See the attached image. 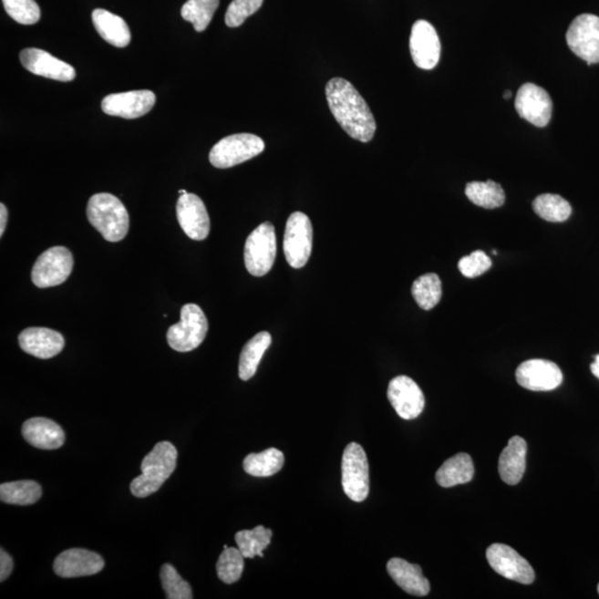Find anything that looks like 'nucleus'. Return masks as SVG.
I'll return each instance as SVG.
<instances>
[{
    "label": "nucleus",
    "mask_w": 599,
    "mask_h": 599,
    "mask_svg": "<svg viewBox=\"0 0 599 599\" xmlns=\"http://www.w3.org/2000/svg\"><path fill=\"white\" fill-rule=\"evenodd\" d=\"M325 95L332 115L347 135L361 142L373 139L375 116L355 86L346 79L333 78L325 87Z\"/></svg>",
    "instance_id": "obj_1"
},
{
    "label": "nucleus",
    "mask_w": 599,
    "mask_h": 599,
    "mask_svg": "<svg viewBox=\"0 0 599 599\" xmlns=\"http://www.w3.org/2000/svg\"><path fill=\"white\" fill-rule=\"evenodd\" d=\"M387 398L398 417L404 419L417 418L425 407L421 388L411 377L406 376L393 378L388 384Z\"/></svg>",
    "instance_id": "obj_16"
},
{
    "label": "nucleus",
    "mask_w": 599,
    "mask_h": 599,
    "mask_svg": "<svg viewBox=\"0 0 599 599\" xmlns=\"http://www.w3.org/2000/svg\"><path fill=\"white\" fill-rule=\"evenodd\" d=\"M105 561L99 554L84 549L64 551L56 558L54 571L63 578H75L98 574L104 570Z\"/></svg>",
    "instance_id": "obj_19"
},
{
    "label": "nucleus",
    "mask_w": 599,
    "mask_h": 599,
    "mask_svg": "<svg viewBox=\"0 0 599 599\" xmlns=\"http://www.w3.org/2000/svg\"><path fill=\"white\" fill-rule=\"evenodd\" d=\"M209 324L206 315L199 305L189 304L182 306L181 319L169 327L168 345L178 352H191L206 339Z\"/></svg>",
    "instance_id": "obj_4"
},
{
    "label": "nucleus",
    "mask_w": 599,
    "mask_h": 599,
    "mask_svg": "<svg viewBox=\"0 0 599 599\" xmlns=\"http://www.w3.org/2000/svg\"><path fill=\"white\" fill-rule=\"evenodd\" d=\"M14 562L6 551H0V582H5L12 574Z\"/></svg>",
    "instance_id": "obj_39"
},
{
    "label": "nucleus",
    "mask_w": 599,
    "mask_h": 599,
    "mask_svg": "<svg viewBox=\"0 0 599 599\" xmlns=\"http://www.w3.org/2000/svg\"><path fill=\"white\" fill-rule=\"evenodd\" d=\"M263 4V0H232L225 13V25L230 28L239 27L251 15L257 13Z\"/></svg>",
    "instance_id": "obj_37"
},
{
    "label": "nucleus",
    "mask_w": 599,
    "mask_h": 599,
    "mask_svg": "<svg viewBox=\"0 0 599 599\" xmlns=\"http://www.w3.org/2000/svg\"><path fill=\"white\" fill-rule=\"evenodd\" d=\"M74 268L73 253L65 247H53L39 255L34 264L32 280L40 289L64 284Z\"/></svg>",
    "instance_id": "obj_9"
},
{
    "label": "nucleus",
    "mask_w": 599,
    "mask_h": 599,
    "mask_svg": "<svg viewBox=\"0 0 599 599\" xmlns=\"http://www.w3.org/2000/svg\"><path fill=\"white\" fill-rule=\"evenodd\" d=\"M244 568V556L239 549L228 547L220 555L217 563V574L223 583L233 584L240 580Z\"/></svg>",
    "instance_id": "obj_34"
},
{
    "label": "nucleus",
    "mask_w": 599,
    "mask_h": 599,
    "mask_svg": "<svg viewBox=\"0 0 599 599\" xmlns=\"http://www.w3.org/2000/svg\"><path fill=\"white\" fill-rule=\"evenodd\" d=\"M474 476V464L469 454L459 453L445 460L439 469L435 479L442 488H453L470 482Z\"/></svg>",
    "instance_id": "obj_25"
},
{
    "label": "nucleus",
    "mask_w": 599,
    "mask_h": 599,
    "mask_svg": "<svg viewBox=\"0 0 599 599\" xmlns=\"http://www.w3.org/2000/svg\"><path fill=\"white\" fill-rule=\"evenodd\" d=\"M412 295L419 308L431 310L442 298V283L439 275L427 274L419 276L412 285Z\"/></svg>",
    "instance_id": "obj_32"
},
{
    "label": "nucleus",
    "mask_w": 599,
    "mask_h": 599,
    "mask_svg": "<svg viewBox=\"0 0 599 599\" xmlns=\"http://www.w3.org/2000/svg\"><path fill=\"white\" fill-rule=\"evenodd\" d=\"M537 216L550 222H564L572 214L571 204L558 194L544 193L532 201Z\"/></svg>",
    "instance_id": "obj_30"
},
{
    "label": "nucleus",
    "mask_w": 599,
    "mask_h": 599,
    "mask_svg": "<svg viewBox=\"0 0 599 599\" xmlns=\"http://www.w3.org/2000/svg\"><path fill=\"white\" fill-rule=\"evenodd\" d=\"M284 455L278 449L271 448L261 453H251L243 460L245 472L255 478H269L281 470Z\"/></svg>",
    "instance_id": "obj_27"
},
{
    "label": "nucleus",
    "mask_w": 599,
    "mask_h": 599,
    "mask_svg": "<svg viewBox=\"0 0 599 599\" xmlns=\"http://www.w3.org/2000/svg\"><path fill=\"white\" fill-rule=\"evenodd\" d=\"M597 590H598V594H599V584H598V588H597Z\"/></svg>",
    "instance_id": "obj_44"
},
{
    "label": "nucleus",
    "mask_w": 599,
    "mask_h": 599,
    "mask_svg": "<svg viewBox=\"0 0 599 599\" xmlns=\"http://www.w3.org/2000/svg\"><path fill=\"white\" fill-rule=\"evenodd\" d=\"M23 437L34 448L57 449L66 439L64 429L49 418H33L23 424Z\"/></svg>",
    "instance_id": "obj_21"
},
{
    "label": "nucleus",
    "mask_w": 599,
    "mask_h": 599,
    "mask_svg": "<svg viewBox=\"0 0 599 599\" xmlns=\"http://www.w3.org/2000/svg\"><path fill=\"white\" fill-rule=\"evenodd\" d=\"M516 380L526 390L547 392L561 386L563 373L554 362L535 358L525 361L517 367Z\"/></svg>",
    "instance_id": "obj_14"
},
{
    "label": "nucleus",
    "mask_w": 599,
    "mask_h": 599,
    "mask_svg": "<svg viewBox=\"0 0 599 599\" xmlns=\"http://www.w3.org/2000/svg\"><path fill=\"white\" fill-rule=\"evenodd\" d=\"M465 193L470 202L485 209L500 208L505 202L503 188L491 181L470 182L466 184Z\"/></svg>",
    "instance_id": "obj_28"
},
{
    "label": "nucleus",
    "mask_w": 599,
    "mask_h": 599,
    "mask_svg": "<svg viewBox=\"0 0 599 599\" xmlns=\"http://www.w3.org/2000/svg\"><path fill=\"white\" fill-rule=\"evenodd\" d=\"M489 564L501 576L530 585L535 581V573L530 563L509 545H491L486 551Z\"/></svg>",
    "instance_id": "obj_11"
},
{
    "label": "nucleus",
    "mask_w": 599,
    "mask_h": 599,
    "mask_svg": "<svg viewBox=\"0 0 599 599\" xmlns=\"http://www.w3.org/2000/svg\"><path fill=\"white\" fill-rule=\"evenodd\" d=\"M591 370L594 376H595L599 380V355L595 356V361H594L591 366Z\"/></svg>",
    "instance_id": "obj_41"
},
{
    "label": "nucleus",
    "mask_w": 599,
    "mask_h": 599,
    "mask_svg": "<svg viewBox=\"0 0 599 599\" xmlns=\"http://www.w3.org/2000/svg\"><path fill=\"white\" fill-rule=\"evenodd\" d=\"M314 243V228L310 219L302 212L292 213L286 222L284 251L286 261L294 269L308 263Z\"/></svg>",
    "instance_id": "obj_8"
},
{
    "label": "nucleus",
    "mask_w": 599,
    "mask_h": 599,
    "mask_svg": "<svg viewBox=\"0 0 599 599\" xmlns=\"http://www.w3.org/2000/svg\"><path fill=\"white\" fill-rule=\"evenodd\" d=\"M526 453L527 444L523 438L513 437L510 439L499 460V472L504 483L516 485L523 479Z\"/></svg>",
    "instance_id": "obj_23"
},
{
    "label": "nucleus",
    "mask_w": 599,
    "mask_h": 599,
    "mask_svg": "<svg viewBox=\"0 0 599 599\" xmlns=\"http://www.w3.org/2000/svg\"><path fill=\"white\" fill-rule=\"evenodd\" d=\"M43 490L35 480H18V482L0 485V500L13 505H32L42 498Z\"/></svg>",
    "instance_id": "obj_29"
},
{
    "label": "nucleus",
    "mask_w": 599,
    "mask_h": 599,
    "mask_svg": "<svg viewBox=\"0 0 599 599\" xmlns=\"http://www.w3.org/2000/svg\"><path fill=\"white\" fill-rule=\"evenodd\" d=\"M87 217L107 242L119 243L129 232V213L114 194H94L87 206Z\"/></svg>",
    "instance_id": "obj_3"
},
{
    "label": "nucleus",
    "mask_w": 599,
    "mask_h": 599,
    "mask_svg": "<svg viewBox=\"0 0 599 599\" xmlns=\"http://www.w3.org/2000/svg\"><path fill=\"white\" fill-rule=\"evenodd\" d=\"M8 220V210L4 203L0 204V235H4L5 230H6Z\"/></svg>",
    "instance_id": "obj_40"
},
{
    "label": "nucleus",
    "mask_w": 599,
    "mask_h": 599,
    "mask_svg": "<svg viewBox=\"0 0 599 599\" xmlns=\"http://www.w3.org/2000/svg\"><path fill=\"white\" fill-rule=\"evenodd\" d=\"M3 5L9 16L18 24L35 25L42 16L35 0H3Z\"/></svg>",
    "instance_id": "obj_36"
},
{
    "label": "nucleus",
    "mask_w": 599,
    "mask_h": 599,
    "mask_svg": "<svg viewBox=\"0 0 599 599\" xmlns=\"http://www.w3.org/2000/svg\"><path fill=\"white\" fill-rule=\"evenodd\" d=\"M274 532L263 525L253 530L240 531L235 534V542L244 558L263 557V551L270 545Z\"/></svg>",
    "instance_id": "obj_31"
},
{
    "label": "nucleus",
    "mask_w": 599,
    "mask_h": 599,
    "mask_svg": "<svg viewBox=\"0 0 599 599\" xmlns=\"http://www.w3.org/2000/svg\"><path fill=\"white\" fill-rule=\"evenodd\" d=\"M178 450L170 442H159L141 462V475L132 480L130 491L136 498L156 493L175 472Z\"/></svg>",
    "instance_id": "obj_2"
},
{
    "label": "nucleus",
    "mask_w": 599,
    "mask_h": 599,
    "mask_svg": "<svg viewBox=\"0 0 599 599\" xmlns=\"http://www.w3.org/2000/svg\"><path fill=\"white\" fill-rule=\"evenodd\" d=\"M491 266V261L488 254L483 251H474L473 253L466 255L460 260L459 269L466 278L473 279L482 275L489 271Z\"/></svg>",
    "instance_id": "obj_38"
},
{
    "label": "nucleus",
    "mask_w": 599,
    "mask_h": 599,
    "mask_svg": "<svg viewBox=\"0 0 599 599\" xmlns=\"http://www.w3.org/2000/svg\"><path fill=\"white\" fill-rule=\"evenodd\" d=\"M179 193H181V196H182V194H186L188 192L186 191H179Z\"/></svg>",
    "instance_id": "obj_43"
},
{
    "label": "nucleus",
    "mask_w": 599,
    "mask_h": 599,
    "mask_svg": "<svg viewBox=\"0 0 599 599\" xmlns=\"http://www.w3.org/2000/svg\"><path fill=\"white\" fill-rule=\"evenodd\" d=\"M177 218L184 233L202 242L210 233V218L206 206L197 194L186 193L177 202Z\"/></svg>",
    "instance_id": "obj_17"
},
{
    "label": "nucleus",
    "mask_w": 599,
    "mask_h": 599,
    "mask_svg": "<svg viewBox=\"0 0 599 599\" xmlns=\"http://www.w3.org/2000/svg\"><path fill=\"white\" fill-rule=\"evenodd\" d=\"M20 63L30 73L45 78L68 83L76 78L73 66L54 57L47 51L38 48H26L20 53Z\"/></svg>",
    "instance_id": "obj_18"
},
{
    "label": "nucleus",
    "mask_w": 599,
    "mask_h": 599,
    "mask_svg": "<svg viewBox=\"0 0 599 599\" xmlns=\"http://www.w3.org/2000/svg\"><path fill=\"white\" fill-rule=\"evenodd\" d=\"M387 570L392 580L409 595L427 596L431 590L421 566L411 564L402 558H392L387 563Z\"/></svg>",
    "instance_id": "obj_22"
},
{
    "label": "nucleus",
    "mask_w": 599,
    "mask_h": 599,
    "mask_svg": "<svg viewBox=\"0 0 599 599\" xmlns=\"http://www.w3.org/2000/svg\"><path fill=\"white\" fill-rule=\"evenodd\" d=\"M503 97H504L505 99H510L511 97V90L506 91Z\"/></svg>",
    "instance_id": "obj_42"
},
{
    "label": "nucleus",
    "mask_w": 599,
    "mask_h": 599,
    "mask_svg": "<svg viewBox=\"0 0 599 599\" xmlns=\"http://www.w3.org/2000/svg\"><path fill=\"white\" fill-rule=\"evenodd\" d=\"M220 0H188L181 8V16L193 25L196 32L207 29L219 7Z\"/></svg>",
    "instance_id": "obj_33"
},
{
    "label": "nucleus",
    "mask_w": 599,
    "mask_h": 599,
    "mask_svg": "<svg viewBox=\"0 0 599 599\" xmlns=\"http://www.w3.org/2000/svg\"><path fill=\"white\" fill-rule=\"evenodd\" d=\"M264 141L251 133H237L224 137L210 151L209 160L213 167L228 169L240 165L264 151Z\"/></svg>",
    "instance_id": "obj_5"
},
{
    "label": "nucleus",
    "mask_w": 599,
    "mask_h": 599,
    "mask_svg": "<svg viewBox=\"0 0 599 599\" xmlns=\"http://www.w3.org/2000/svg\"><path fill=\"white\" fill-rule=\"evenodd\" d=\"M273 343L269 332H260L245 343L239 360V377L243 381H249L257 373L261 358Z\"/></svg>",
    "instance_id": "obj_26"
},
{
    "label": "nucleus",
    "mask_w": 599,
    "mask_h": 599,
    "mask_svg": "<svg viewBox=\"0 0 599 599\" xmlns=\"http://www.w3.org/2000/svg\"><path fill=\"white\" fill-rule=\"evenodd\" d=\"M409 51L418 68L431 70L441 57V42L437 30L427 20L414 23L409 37Z\"/></svg>",
    "instance_id": "obj_13"
},
{
    "label": "nucleus",
    "mask_w": 599,
    "mask_h": 599,
    "mask_svg": "<svg viewBox=\"0 0 599 599\" xmlns=\"http://www.w3.org/2000/svg\"><path fill=\"white\" fill-rule=\"evenodd\" d=\"M342 486L353 501H366L370 491V469L365 449L350 443L342 457Z\"/></svg>",
    "instance_id": "obj_6"
},
{
    "label": "nucleus",
    "mask_w": 599,
    "mask_h": 599,
    "mask_svg": "<svg viewBox=\"0 0 599 599\" xmlns=\"http://www.w3.org/2000/svg\"><path fill=\"white\" fill-rule=\"evenodd\" d=\"M18 341L20 349L43 360L58 356L65 347L64 336L47 327H28L20 333Z\"/></svg>",
    "instance_id": "obj_20"
},
{
    "label": "nucleus",
    "mask_w": 599,
    "mask_h": 599,
    "mask_svg": "<svg viewBox=\"0 0 599 599\" xmlns=\"http://www.w3.org/2000/svg\"><path fill=\"white\" fill-rule=\"evenodd\" d=\"M156 95L150 90H135L105 97L101 108L105 114L125 119L145 116L156 104Z\"/></svg>",
    "instance_id": "obj_15"
},
{
    "label": "nucleus",
    "mask_w": 599,
    "mask_h": 599,
    "mask_svg": "<svg viewBox=\"0 0 599 599\" xmlns=\"http://www.w3.org/2000/svg\"><path fill=\"white\" fill-rule=\"evenodd\" d=\"M160 580L168 599L193 598L191 584L184 581L171 564H165L161 567Z\"/></svg>",
    "instance_id": "obj_35"
},
{
    "label": "nucleus",
    "mask_w": 599,
    "mask_h": 599,
    "mask_svg": "<svg viewBox=\"0 0 599 599\" xmlns=\"http://www.w3.org/2000/svg\"><path fill=\"white\" fill-rule=\"evenodd\" d=\"M276 255L274 224L264 222L250 233L244 245V263L248 273L263 276L273 269Z\"/></svg>",
    "instance_id": "obj_7"
},
{
    "label": "nucleus",
    "mask_w": 599,
    "mask_h": 599,
    "mask_svg": "<svg viewBox=\"0 0 599 599\" xmlns=\"http://www.w3.org/2000/svg\"><path fill=\"white\" fill-rule=\"evenodd\" d=\"M515 108L521 118L536 127L549 125L553 102L549 92L535 84L527 83L517 91Z\"/></svg>",
    "instance_id": "obj_12"
},
{
    "label": "nucleus",
    "mask_w": 599,
    "mask_h": 599,
    "mask_svg": "<svg viewBox=\"0 0 599 599\" xmlns=\"http://www.w3.org/2000/svg\"><path fill=\"white\" fill-rule=\"evenodd\" d=\"M566 42L578 57L588 65L599 63V17L583 14L573 20L567 30Z\"/></svg>",
    "instance_id": "obj_10"
},
{
    "label": "nucleus",
    "mask_w": 599,
    "mask_h": 599,
    "mask_svg": "<svg viewBox=\"0 0 599 599\" xmlns=\"http://www.w3.org/2000/svg\"><path fill=\"white\" fill-rule=\"evenodd\" d=\"M100 37L117 48H125L131 42L130 29L124 18L106 9H95L91 15Z\"/></svg>",
    "instance_id": "obj_24"
}]
</instances>
